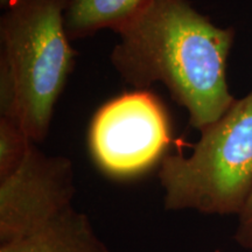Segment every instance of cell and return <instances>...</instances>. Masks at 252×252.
Here are the masks:
<instances>
[{
    "label": "cell",
    "instance_id": "cell-6",
    "mask_svg": "<svg viewBox=\"0 0 252 252\" xmlns=\"http://www.w3.org/2000/svg\"><path fill=\"white\" fill-rule=\"evenodd\" d=\"M0 252H111L87 214L74 206L32 234L0 244Z\"/></svg>",
    "mask_w": 252,
    "mask_h": 252
},
{
    "label": "cell",
    "instance_id": "cell-10",
    "mask_svg": "<svg viewBox=\"0 0 252 252\" xmlns=\"http://www.w3.org/2000/svg\"><path fill=\"white\" fill-rule=\"evenodd\" d=\"M13 1L14 0H0V5H1L2 8H6L9 4H11V2Z\"/></svg>",
    "mask_w": 252,
    "mask_h": 252
},
{
    "label": "cell",
    "instance_id": "cell-7",
    "mask_svg": "<svg viewBox=\"0 0 252 252\" xmlns=\"http://www.w3.org/2000/svg\"><path fill=\"white\" fill-rule=\"evenodd\" d=\"M156 0H68L64 25L70 40L103 30L121 33Z\"/></svg>",
    "mask_w": 252,
    "mask_h": 252
},
{
    "label": "cell",
    "instance_id": "cell-3",
    "mask_svg": "<svg viewBox=\"0 0 252 252\" xmlns=\"http://www.w3.org/2000/svg\"><path fill=\"white\" fill-rule=\"evenodd\" d=\"M200 132L188 157L167 153L159 163L163 208L238 216L252 191V93Z\"/></svg>",
    "mask_w": 252,
    "mask_h": 252
},
{
    "label": "cell",
    "instance_id": "cell-2",
    "mask_svg": "<svg viewBox=\"0 0 252 252\" xmlns=\"http://www.w3.org/2000/svg\"><path fill=\"white\" fill-rule=\"evenodd\" d=\"M68 0H14L0 18V117L45 140L75 65L64 25Z\"/></svg>",
    "mask_w": 252,
    "mask_h": 252
},
{
    "label": "cell",
    "instance_id": "cell-8",
    "mask_svg": "<svg viewBox=\"0 0 252 252\" xmlns=\"http://www.w3.org/2000/svg\"><path fill=\"white\" fill-rule=\"evenodd\" d=\"M32 144L33 141L17 125L0 117V180L20 166Z\"/></svg>",
    "mask_w": 252,
    "mask_h": 252
},
{
    "label": "cell",
    "instance_id": "cell-5",
    "mask_svg": "<svg viewBox=\"0 0 252 252\" xmlns=\"http://www.w3.org/2000/svg\"><path fill=\"white\" fill-rule=\"evenodd\" d=\"M75 191L71 160L32 144L20 166L0 180V244L25 237L65 212Z\"/></svg>",
    "mask_w": 252,
    "mask_h": 252
},
{
    "label": "cell",
    "instance_id": "cell-9",
    "mask_svg": "<svg viewBox=\"0 0 252 252\" xmlns=\"http://www.w3.org/2000/svg\"><path fill=\"white\" fill-rule=\"evenodd\" d=\"M237 217L238 223L235 230L236 243L245 251L252 252V191Z\"/></svg>",
    "mask_w": 252,
    "mask_h": 252
},
{
    "label": "cell",
    "instance_id": "cell-4",
    "mask_svg": "<svg viewBox=\"0 0 252 252\" xmlns=\"http://www.w3.org/2000/svg\"><path fill=\"white\" fill-rule=\"evenodd\" d=\"M171 143V123L156 94L134 90L97 110L88 146L97 167L116 179L143 174L161 162Z\"/></svg>",
    "mask_w": 252,
    "mask_h": 252
},
{
    "label": "cell",
    "instance_id": "cell-1",
    "mask_svg": "<svg viewBox=\"0 0 252 252\" xmlns=\"http://www.w3.org/2000/svg\"><path fill=\"white\" fill-rule=\"evenodd\" d=\"M111 62L135 90L162 83L201 131L235 103L226 63L235 30L220 27L189 0H156L118 33Z\"/></svg>",
    "mask_w": 252,
    "mask_h": 252
}]
</instances>
